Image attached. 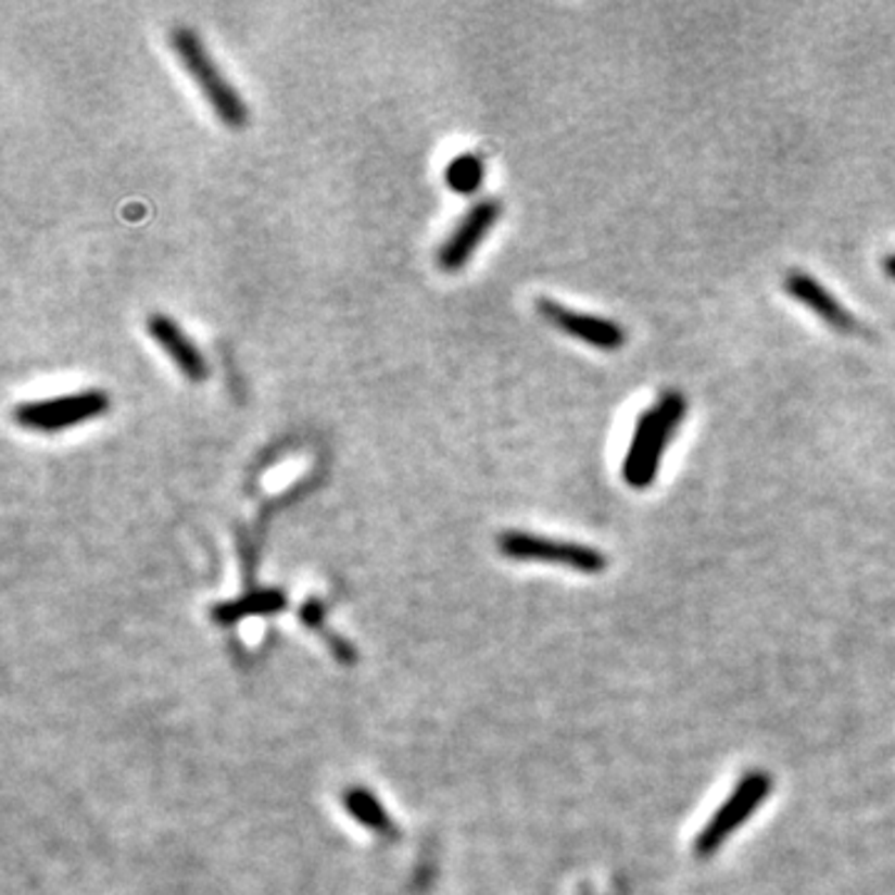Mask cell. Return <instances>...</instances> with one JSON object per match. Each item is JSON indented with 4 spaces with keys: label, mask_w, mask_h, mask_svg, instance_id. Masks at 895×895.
I'll return each instance as SVG.
<instances>
[{
    "label": "cell",
    "mask_w": 895,
    "mask_h": 895,
    "mask_svg": "<svg viewBox=\"0 0 895 895\" xmlns=\"http://www.w3.org/2000/svg\"><path fill=\"white\" fill-rule=\"evenodd\" d=\"M346 806L361 823L371 825V829H381V831L389 829V819H386L383 808L378 806V802H374L371 794H366V791H349Z\"/></svg>",
    "instance_id": "cell-12"
},
{
    "label": "cell",
    "mask_w": 895,
    "mask_h": 895,
    "mask_svg": "<svg viewBox=\"0 0 895 895\" xmlns=\"http://www.w3.org/2000/svg\"><path fill=\"white\" fill-rule=\"evenodd\" d=\"M771 777L766 771H752L746 773L742 783L731 791V796L724 804L719 806V811L711 816L709 823L699 831V836L694 839V854L707 858L714 850H719L724 846V841L734 833L736 829L748 821L756 808H759L766 796L771 794Z\"/></svg>",
    "instance_id": "cell-4"
},
{
    "label": "cell",
    "mask_w": 895,
    "mask_h": 895,
    "mask_svg": "<svg viewBox=\"0 0 895 895\" xmlns=\"http://www.w3.org/2000/svg\"><path fill=\"white\" fill-rule=\"evenodd\" d=\"M883 272L888 274L891 279H895V254H888V256H885V260H883Z\"/></svg>",
    "instance_id": "cell-13"
},
{
    "label": "cell",
    "mask_w": 895,
    "mask_h": 895,
    "mask_svg": "<svg viewBox=\"0 0 895 895\" xmlns=\"http://www.w3.org/2000/svg\"><path fill=\"white\" fill-rule=\"evenodd\" d=\"M287 605L281 592H260V595H249L239 602H231V605H222L217 609V617L222 619H237L247 613H274V609H281Z\"/></svg>",
    "instance_id": "cell-11"
},
{
    "label": "cell",
    "mask_w": 895,
    "mask_h": 895,
    "mask_svg": "<svg viewBox=\"0 0 895 895\" xmlns=\"http://www.w3.org/2000/svg\"><path fill=\"white\" fill-rule=\"evenodd\" d=\"M148 331L154 339V343L165 351L172 364L179 368L187 381L202 383L210 376V366H206V358L200 349L194 346L192 339L182 331L175 318H169L167 314H152L148 318Z\"/></svg>",
    "instance_id": "cell-8"
},
{
    "label": "cell",
    "mask_w": 895,
    "mask_h": 895,
    "mask_svg": "<svg viewBox=\"0 0 895 895\" xmlns=\"http://www.w3.org/2000/svg\"><path fill=\"white\" fill-rule=\"evenodd\" d=\"M538 312L547 324H553L555 329L565 331L567 336H572V339L590 343V346H595L600 351H619L627 343V331L619 324L602 316L572 312V308L557 304L555 299H540Z\"/></svg>",
    "instance_id": "cell-6"
},
{
    "label": "cell",
    "mask_w": 895,
    "mask_h": 895,
    "mask_svg": "<svg viewBox=\"0 0 895 895\" xmlns=\"http://www.w3.org/2000/svg\"><path fill=\"white\" fill-rule=\"evenodd\" d=\"M501 202L488 197V200H480L478 204H472L466 217L458 222V227L451 231V237L445 239V244L438 252V264L445 272H458L468 264L472 252L483 242L486 235L493 229V224L501 217Z\"/></svg>",
    "instance_id": "cell-7"
},
{
    "label": "cell",
    "mask_w": 895,
    "mask_h": 895,
    "mask_svg": "<svg viewBox=\"0 0 895 895\" xmlns=\"http://www.w3.org/2000/svg\"><path fill=\"white\" fill-rule=\"evenodd\" d=\"M783 289H786L789 294L798 301V304H804L806 308H811L816 316H821L831 329L843 331V333H850L858 329L856 318L850 316L846 308L839 304L836 297H833L825 287H821L811 274H806L802 269H791L786 277H783Z\"/></svg>",
    "instance_id": "cell-9"
},
{
    "label": "cell",
    "mask_w": 895,
    "mask_h": 895,
    "mask_svg": "<svg viewBox=\"0 0 895 895\" xmlns=\"http://www.w3.org/2000/svg\"><path fill=\"white\" fill-rule=\"evenodd\" d=\"M497 547L503 550V555L513 559H535V563L563 565L584 575H597L607 567L605 553H600L595 547L530 535V532H503L501 540H497Z\"/></svg>",
    "instance_id": "cell-5"
},
{
    "label": "cell",
    "mask_w": 895,
    "mask_h": 895,
    "mask_svg": "<svg viewBox=\"0 0 895 895\" xmlns=\"http://www.w3.org/2000/svg\"><path fill=\"white\" fill-rule=\"evenodd\" d=\"M684 416L686 399L679 391H667L657 406L642 413L622 463V478L627 486L644 490L654 483L661 466V455H665L675 430L682 426Z\"/></svg>",
    "instance_id": "cell-1"
},
{
    "label": "cell",
    "mask_w": 895,
    "mask_h": 895,
    "mask_svg": "<svg viewBox=\"0 0 895 895\" xmlns=\"http://www.w3.org/2000/svg\"><path fill=\"white\" fill-rule=\"evenodd\" d=\"M169 46L197 88L202 90L219 123L231 127V130H242L249 119L247 102L222 75L212 55L206 53L202 38L192 28H175L169 36Z\"/></svg>",
    "instance_id": "cell-2"
},
{
    "label": "cell",
    "mask_w": 895,
    "mask_h": 895,
    "mask_svg": "<svg viewBox=\"0 0 895 895\" xmlns=\"http://www.w3.org/2000/svg\"><path fill=\"white\" fill-rule=\"evenodd\" d=\"M445 179L451 189L461 194H470L480 187V179H483V162L476 154H461L455 157L445 169Z\"/></svg>",
    "instance_id": "cell-10"
},
{
    "label": "cell",
    "mask_w": 895,
    "mask_h": 895,
    "mask_svg": "<svg viewBox=\"0 0 895 895\" xmlns=\"http://www.w3.org/2000/svg\"><path fill=\"white\" fill-rule=\"evenodd\" d=\"M110 411V393L102 389H85L75 393L53 395L46 401L21 403L13 411L15 424L25 430H38V433H58L75 426L88 424L92 418L105 416Z\"/></svg>",
    "instance_id": "cell-3"
}]
</instances>
